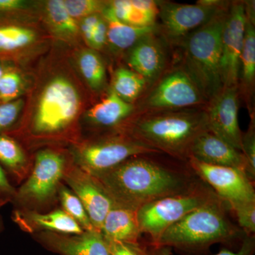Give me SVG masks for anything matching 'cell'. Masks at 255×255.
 <instances>
[{"mask_svg":"<svg viewBox=\"0 0 255 255\" xmlns=\"http://www.w3.org/2000/svg\"><path fill=\"white\" fill-rule=\"evenodd\" d=\"M94 177L114 202L137 210L141 206L194 187L201 179L188 161L163 152L140 154Z\"/></svg>","mask_w":255,"mask_h":255,"instance_id":"cell-1","label":"cell"},{"mask_svg":"<svg viewBox=\"0 0 255 255\" xmlns=\"http://www.w3.org/2000/svg\"><path fill=\"white\" fill-rule=\"evenodd\" d=\"M120 130L154 150L187 161L196 137L209 130L206 107L137 114Z\"/></svg>","mask_w":255,"mask_h":255,"instance_id":"cell-2","label":"cell"},{"mask_svg":"<svg viewBox=\"0 0 255 255\" xmlns=\"http://www.w3.org/2000/svg\"><path fill=\"white\" fill-rule=\"evenodd\" d=\"M228 208L216 196L166 230L154 246L197 254L207 251L215 244L243 241L246 235L229 219Z\"/></svg>","mask_w":255,"mask_h":255,"instance_id":"cell-3","label":"cell"},{"mask_svg":"<svg viewBox=\"0 0 255 255\" xmlns=\"http://www.w3.org/2000/svg\"><path fill=\"white\" fill-rule=\"evenodd\" d=\"M229 4L200 28L188 35L176 55L208 103L223 89L221 73V35Z\"/></svg>","mask_w":255,"mask_h":255,"instance_id":"cell-4","label":"cell"},{"mask_svg":"<svg viewBox=\"0 0 255 255\" xmlns=\"http://www.w3.org/2000/svg\"><path fill=\"white\" fill-rule=\"evenodd\" d=\"M175 56L173 63L147 87L134 105L132 117L156 111L206 107L208 101Z\"/></svg>","mask_w":255,"mask_h":255,"instance_id":"cell-5","label":"cell"},{"mask_svg":"<svg viewBox=\"0 0 255 255\" xmlns=\"http://www.w3.org/2000/svg\"><path fill=\"white\" fill-rule=\"evenodd\" d=\"M216 196L201 179L189 190L152 201L137 210L140 231L150 237L149 244L155 246L166 230Z\"/></svg>","mask_w":255,"mask_h":255,"instance_id":"cell-6","label":"cell"},{"mask_svg":"<svg viewBox=\"0 0 255 255\" xmlns=\"http://www.w3.org/2000/svg\"><path fill=\"white\" fill-rule=\"evenodd\" d=\"M68 165L63 154L50 149L39 151L31 172L22 185L16 189L11 202L18 209L35 211L51 204L58 196Z\"/></svg>","mask_w":255,"mask_h":255,"instance_id":"cell-7","label":"cell"},{"mask_svg":"<svg viewBox=\"0 0 255 255\" xmlns=\"http://www.w3.org/2000/svg\"><path fill=\"white\" fill-rule=\"evenodd\" d=\"M156 152L159 151L142 143L127 132L117 130L76 147L73 150V164L87 173L96 175L117 167L133 156Z\"/></svg>","mask_w":255,"mask_h":255,"instance_id":"cell-8","label":"cell"},{"mask_svg":"<svg viewBox=\"0 0 255 255\" xmlns=\"http://www.w3.org/2000/svg\"><path fill=\"white\" fill-rule=\"evenodd\" d=\"M78 92L67 79H53L42 92L32 124V133L50 136L63 132L78 115Z\"/></svg>","mask_w":255,"mask_h":255,"instance_id":"cell-9","label":"cell"},{"mask_svg":"<svg viewBox=\"0 0 255 255\" xmlns=\"http://www.w3.org/2000/svg\"><path fill=\"white\" fill-rule=\"evenodd\" d=\"M223 0H199L196 4H181L171 1H157L159 32L174 50L183 40L209 22L215 15L229 4Z\"/></svg>","mask_w":255,"mask_h":255,"instance_id":"cell-10","label":"cell"},{"mask_svg":"<svg viewBox=\"0 0 255 255\" xmlns=\"http://www.w3.org/2000/svg\"><path fill=\"white\" fill-rule=\"evenodd\" d=\"M187 161L194 173L228 204L229 209L255 201V183L243 171L210 165L191 157Z\"/></svg>","mask_w":255,"mask_h":255,"instance_id":"cell-11","label":"cell"},{"mask_svg":"<svg viewBox=\"0 0 255 255\" xmlns=\"http://www.w3.org/2000/svg\"><path fill=\"white\" fill-rule=\"evenodd\" d=\"M246 25L244 1H231L221 35V73L223 88L238 87Z\"/></svg>","mask_w":255,"mask_h":255,"instance_id":"cell-12","label":"cell"},{"mask_svg":"<svg viewBox=\"0 0 255 255\" xmlns=\"http://www.w3.org/2000/svg\"><path fill=\"white\" fill-rule=\"evenodd\" d=\"M175 57L174 50L157 31L142 37L126 52V63L149 86L170 66Z\"/></svg>","mask_w":255,"mask_h":255,"instance_id":"cell-13","label":"cell"},{"mask_svg":"<svg viewBox=\"0 0 255 255\" xmlns=\"http://www.w3.org/2000/svg\"><path fill=\"white\" fill-rule=\"evenodd\" d=\"M63 182L78 196L94 228L101 233L106 216L116 204L110 194L97 178L74 164H68Z\"/></svg>","mask_w":255,"mask_h":255,"instance_id":"cell-14","label":"cell"},{"mask_svg":"<svg viewBox=\"0 0 255 255\" xmlns=\"http://www.w3.org/2000/svg\"><path fill=\"white\" fill-rule=\"evenodd\" d=\"M238 87H224L206 107L210 132L241 151L243 132L238 122Z\"/></svg>","mask_w":255,"mask_h":255,"instance_id":"cell-15","label":"cell"},{"mask_svg":"<svg viewBox=\"0 0 255 255\" xmlns=\"http://www.w3.org/2000/svg\"><path fill=\"white\" fill-rule=\"evenodd\" d=\"M246 14L244 42L240 60L238 90L251 118L255 117V1H244Z\"/></svg>","mask_w":255,"mask_h":255,"instance_id":"cell-16","label":"cell"},{"mask_svg":"<svg viewBox=\"0 0 255 255\" xmlns=\"http://www.w3.org/2000/svg\"><path fill=\"white\" fill-rule=\"evenodd\" d=\"M34 235L40 244L60 255H110L105 238L97 231L78 235L53 232Z\"/></svg>","mask_w":255,"mask_h":255,"instance_id":"cell-17","label":"cell"},{"mask_svg":"<svg viewBox=\"0 0 255 255\" xmlns=\"http://www.w3.org/2000/svg\"><path fill=\"white\" fill-rule=\"evenodd\" d=\"M190 157L210 165L240 169L246 174V162L241 151L209 130L196 137L191 145Z\"/></svg>","mask_w":255,"mask_h":255,"instance_id":"cell-18","label":"cell"},{"mask_svg":"<svg viewBox=\"0 0 255 255\" xmlns=\"http://www.w3.org/2000/svg\"><path fill=\"white\" fill-rule=\"evenodd\" d=\"M12 220L23 231L29 233L53 232L78 235L83 229L63 209H56L46 214L28 209L15 210Z\"/></svg>","mask_w":255,"mask_h":255,"instance_id":"cell-19","label":"cell"},{"mask_svg":"<svg viewBox=\"0 0 255 255\" xmlns=\"http://www.w3.org/2000/svg\"><path fill=\"white\" fill-rule=\"evenodd\" d=\"M134 112V105L122 100L110 88L107 95L88 110L86 117L97 128L117 131L131 118Z\"/></svg>","mask_w":255,"mask_h":255,"instance_id":"cell-20","label":"cell"},{"mask_svg":"<svg viewBox=\"0 0 255 255\" xmlns=\"http://www.w3.org/2000/svg\"><path fill=\"white\" fill-rule=\"evenodd\" d=\"M101 233L107 240L140 243L142 233L137 210L115 204L106 216Z\"/></svg>","mask_w":255,"mask_h":255,"instance_id":"cell-21","label":"cell"},{"mask_svg":"<svg viewBox=\"0 0 255 255\" xmlns=\"http://www.w3.org/2000/svg\"><path fill=\"white\" fill-rule=\"evenodd\" d=\"M101 14L107 24V46L114 53H126L142 37L159 31L158 23L155 26L138 27L122 22L115 17L108 3Z\"/></svg>","mask_w":255,"mask_h":255,"instance_id":"cell-22","label":"cell"},{"mask_svg":"<svg viewBox=\"0 0 255 255\" xmlns=\"http://www.w3.org/2000/svg\"><path fill=\"white\" fill-rule=\"evenodd\" d=\"M0 165L16 182L21 183L30 173L27 159L23 149L14 137L0 135Z\"/></svg>","mask_w":255,"mask_h":255,"instance_id":"cell-23","label":"cell"},{"mask_svg":"<svg viewBox=\"0 0 255 255\" xmlns=\"http://www.w3.org/2000/svg\"><path fill=\"white\" fill-rule=\"evenodd\" d=\"M148 87L145 79L128 67L114 71L110 89L122 100L134 105Z\"/></svg>","mask_w":255,"mask_h":255,"instance_id":"cell-24","label":"cell"},{"mask_svg":"<svg viewBox=\"0 0 255 255\" xmlns=\"http://www.w3.org/2000/svg\"><path fill=\"white\" fill-rule=\"evenodd\" d=\"M78 63L82 76L90 88L94 91H102L107 86V69L102 57L95 50H85Z\"/></svg>","mask_w":255,"mask_h":255,"instance_id":"cell-25","label":"cell"},{"mask_svg":"<svg viewBox=\"0 0 255 255\" xmlns=\"http://www.w3.org/2000/svg\"><path fill=\"white\" fill-rule=\"evenodd\" d=\"M58 198L61 204L62 209L74 221H76L84 231H96L81 201L63 183L58 189Z\"/></svg>","mask_w":255,"mask_h":255,"instance_id":"cell-26","label":"cell"},{"mask_svg":"<svg viewBox=\"0 0 255 255\" xmlns=\"http://www.w3.org/2000/svg\"><path fill=\"white\" fill-rule=\"evenodd\" d=\"M46 11L50 24L55 31L64 36H75L78 26L65 7L63 0H50L46 4Z\"/></svg>","mask_w":255,"mask_h":255,"instance_id":"cell-27","label":"cell"},{"mask_svg":"<svg viewBox=\"0 0 255 255\" xmlns=\"http://www.w3.org/2000/svg\"><path fill=\"white\" fill-rule=\"evenodd\" d=\"M22 84L21 75L16 70L4 66L0 79V104L17 100L22 90Z\"/></svg>","mask_w":255,"mask_h":255,"instance_id":"cell-28","label":"cell"},{"mask_svg":"<svg viewBox=\"0 0 255 255\" xmlns=\"http://www.w3.org/2000/svg\"><path fill=\"white\" fill-rule=\"evenodd\" d=\"M241 152L244 156L247 165L246 174L248 178L255 181V117L251 119L248 130L243 132Z\"/></svg>","mask_w":255,"mask_h":255,"instance_id":"cell-29","label":"cell"},{"mask_svg":"<svg viewBox=\"0 0 255 255\" xmlns=\"http://www.w3.org/2000/svg\"><path fill=\"white\" fill-rule=\"evenodd\" d=\"M64 4L69 14L75 19L102 13L107 3L97 0H66Z\"/></svg>","mask_w":255,"mask_h":255,"instance_id":"cell-30","label":"cell"},{"mask_svg":"<svg viewBox=\"0 0 255 255\" xmlns=\"http://www.w3.org/2000/svg\"><path fill=\"white\" fill-rule=\"evenodd\" d=\"M147 255H172V249L167 247L146 246ZM255 253V236H246L242 241L238 251L233 252L228 249L221 250L214 255H254Z\"/></svg>","mask_w":255,"mask_h":255,"instance_id":"cell-31","label":"cell"},{"mask_svg":"<svg viewBox=\"0 0 255 255\" xmlns=\"http://www.w3.org/2000/svg\"><path fill=\"white\" fill-rule=\"evenodd\" d=\"M237 218L238 226L246 236H255V201L238 204L230 209Z\"/></svg>","mask_w":255,"mask_h":255,"instance_id":"cell-32","label":"cell"},{"mask_svg":"<svg viewBox=\"0 0 255 255\" xmlns=\"http://www.w3.org/2000/svg\"><path fill=\"white\" fill-rule=\"evenodd\" d=\"M22 107L21 100L0 104V135L5 134L14 125Z\"/></svg>","mask_w":255,"mask_h":255,"instance_id":"cell-33","label":"cell"},{"mask_svg":"<svg viewBox=\"0 0 255 255\" xmlns=\"http://www.w3.org/2000/svg\"><path fill=\"white\" fill-rule=\"evenodd\" d=\"M105 241L110 255H147L146 246H142L140 243H124L107 239Z\"/></svg>","mask_w":255,"mask_h":255,"instance_id":"cell-34","label":"cell"},{"mask_svg":"<svg viewBox=\"0 0 255 255\" xmlns=\"http://www.w3.org/2000/svg\"><path fill=\"white\" fill-rule=\"evenodd\" d=\"M89 45L95 50H102L107 46V24L102 15Z\"/></svg>","mask_w":255,"mask_h":255,"instance_id":"cell-35","label":"cell"},{"mask_svg":"<svg viewBox=\"0 0 255 255\" xmlns=\"http://www.w3.org/2000/svg\"><path fill=\"white\" fill-rule=\"evenodd\" d=\"M102 18V14L90 15L82 19L81 31L85 41L90 44L94 31H95L99 21Z\"/></svg>","mask_w":255,"mask_h":255,"instance_id":"cell-36","label":"cell"},{"mask_svg":"<svg viewBox=\"0 0 255 255\" xmlns=\"http://www.w3.org/2000/svg\"><path fill=\"white\" fill-rule=\"evenodd\" d=\"M16 194V189L13 187L6 172L0 165V197L12 201Z\"/></svg>","mask_w":255,"mask_h":255,"instance_id":"cell-37","label":"cell"},{"mask_svg":"<svg viewBox=\"0 0 255 255\" xmlns=\"http://www.w3.org/2000/svg\"><path fill=\"white\" fill-rule=\"evenodd\" d=\"M26 1L22 0H0V14H7L23 9Z\"/></svg>","mask_w":255,"mask_h":255,"instance_id":"cell-38","label":"cell"},{"mask_svg":"<svg viewBox=\"0 0 255 255\" xmlns=\"http://www.w3.org/2000/svg\"><path fill=\"white\" fill-rule=\"evenodd\" d=\"M8 202H11V201L8 199H5V198L0 197V209L4 206L5 204H7ZM2 230V222H1V218H0V231Z\"/></svg>","mask_w":255,"mask_h":255,"instance_id":"cell-39","label":"cell"},{"mask_svg":"<svg viewBox=\"0 0 255 255\" xmlns=\"http://www.w3.org/2000/svg\"><path fill=\"white\" fill-rule=\"evenodd\" d=\"M4 70V65L2 62L0 61V79H1V75H2L3 72Z\"/></svg>","mask_w":255,"mask_h":255,"instance_id":"cell-40","label":"cell"}]
</instances>
